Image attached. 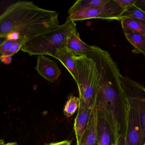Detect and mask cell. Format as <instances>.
Instances as JSON below:
<instances>
[{
    "mask_svg": "<svg viewBox=\"0 0 145 145\" xmlns=\"http://www.w3.org/2000/svg\"><path fill=\"white\" fill-rule=\"evenodd\" d=\"M94 108L89 107L84 103L80 101L79 107L74 125V130L76 135L77 145H79L84 134L89 124Z\"/></svg>",
    "mask_w": 145,
    "mask_h": 145,
    "instance_id": "9c48e42d",
    "label": "cell"
},
{
    "mask_svg": "<svg viewBox=\"0 0 145 145\" xmlns=\"http://www.w3.org/2000/svg\"><path fill=\"white\" fill-rule=\"evenodd\" d=\"M66 47L74 56H82L93 50V46L88 45L81 40L77 31L69 37Z\"/></svg>",
    "mask_w": 145,
    "mask_h": 145,
    "instance_id": "7c38bea8",
    "label": "cell"
},
{
    "mask_svg": "<svg viewBox=\"0 0 145 145\" xmlns=\"http://www.w3.org/2000/svg\"><path fill=\"white\" fill-rule=\"evenodd\" d=\"M15 41L16 40L5 39L1 42L0 45V57L2 56L10 50Z\"/></svg>",
    "mask_w": 145,
    "mask_h": 145,
    "instance_id": "d6986e66",
    "label": "cell"
},
{
    "mask_svg": "<svg viewBox=\"0 0 145 145\" xmlns=\"http://www.w3.org/2000/svg\"><path fill=\"white\" fill-rule=\"evenodd\" d=\"M120 78L122 85L129 90L137 100L141 129V145H142L145 142V88L142 85L121 74Z\"/></svg>",
    "mask_w": 145,
    "mask_h": 145,
    "instance_id": "52a82bcc",
    "label": "cell"
},
{
    "mask_svg": "<svg viewBox=\"0 0 145 145\" xmlns=\"http://www.w3.org/2000/svg\"><path fill=\"white\" fill-rule=\"evenodd\" d=\"M1 62L5 64L9 65L11 63L12 61V57H0Z\"/></svg>",
    "mask_w": 145,
    "mask_h": 145,
    "instance_id": "603a6c76",
    "label": "cell"
},
{
    "mask_svg": "<svg viewBox=\"0 0 145 145\" xmlns=\"http://www.w3.org/2000/svg\"><path fill=\"white\" fill-rule=\"evenodd\" d=\"M76 31L75 22L67 20L55 29L25 42L21 50L31 56L53 57L57 49L66 47L69 37Z\"/></svg>",
    "mask_w": 145,
    "mask_h": 145,
    "instance_id": "3957f363",
    "label": "cell"
},
{
    "mask_svg": "<svg viewBox=\"0 0 145 145\" xmlns=\"http://www.w3.org/2000/svg\"><path fill=\"white\" fill-rule=\"evenodd\" d=\"M35 69L42 78L53 83L61 74V71L55 61L44 55L38 56Z\"/></svg>",
    "mask_w": 145,
    "mask_h": 145,
    "instance_id": "ba28073f",
    "label": "cell"
},
{
    "mask_svg": "<svg viewBox=\"0 0 145 145\" xmlns=\"http://www.w3.org/2000/svg\"><path fill=\"white\" fill-rule=\"evenodd\" d=\"M135 5L145 12V0H137Z\"/></svg>",
    "mask_w": 145,
    "mask_h": 145,
    "instance_id": "44dd1931",
    "label": "cell"
},
{
    "mask_svg": "<svg viewBox=\"0 0 145 145\" xmlns=\"http://www.w3.org/2000/svg\"><path fill=\"white\" fill-rule=\"evenodd\" d=\"M97 111L94 107L89 124L79 145H98L97 135Z\"/></svg>",
    "mask_w": 145,
    "mask_h": 145,
    "instance_id": "4fadbf2b",
    "label": "cell"
},
{
    "mask_svg": "<svg viewBox=\"0 0 145 145\" xmlns=\"http://www.w3.org/2000/svg\"><path fill=\"white\" fill-rule=\"evenodd\" d=\"M91 54L100 72L95 105L97 117L107 121L117 142L120 137H125L129 109L120 80L121 74L108 52L93 46Z\"/></svg>",
    "mask_w": 145,
    "mask_h": 145,
    "instance_id": "6da1fadb",
    "label": "cell"
},
{
    "mask_svg": "<svg viewBox=\"0 0 145 145\" xmlns=\"http://www.w3.org/2000/svg\"><path fill=\"white\" fill-rule=\"evenodd\" d=\"M16 142H8V143L5 144V145H16Z\"/></svg>",
    "mask_w": 145,
    "mask_h": 145,
    "instance_id": "d4e9b609",
    "label": "cell"
},
{
    "mask_svg": "<svg viewBox=\"0 0 145 145\" xmlns=\"http://www.w3.org/2000/svg\"><path fill=\"white\" fill-rule=\"evenodd\" d=\"M127 40L135 47L133 52L141 53L145 56V35L129 31H124Z\"/></svg>",
    "mask_w": 145,
    "mask_h": 145,
    "instance_id": "5bb4252c",
    "label": "cell"
},
{
    "mask_svg": "<svg viewBox=\"0 0 145 145\" xmlns=\"http://www.w3.org/2000/svg\"><path fill=\"white\" fill-rule=\"evenodd\" d=\"M122 86L129 106L125 145H141V129L137 100L129 90Z\"/></svg>",
    "mask_w": 145,
    "mask_h": 145,
    "instance_id": "8992f818",
    "label": "cell"
},
{
    "mask_svg": "<svg viewBox=\"0 0 145 145\" xmlns=\"http://www.w3.org/2000/svg\"><path fill=\"white\" fill-rule=\"evenodd\" d=\"M123 31H129L145 35V24L130 18H123L120 20Z\"/></svg>",
    "mask_w": 145,
    "mask_h": 145,
    "instance_id": "9a60e30c",
    "label": "cell"
},
{
    "mask_svg": "<svg viewBox=\"0 0 145 145\" xmlns=\"http://www.w3.org/2000/svg\"><path fill=\"white\" fill-rule=\"evenodd\" d=\"M124 11L114 0H108L106 5L99 7H77L73 5L69 10L67 20L75 22L99 18L120 21Z\"/></svg>",
    "mask_w": 145,
    "mask_h": 145,
    "instance_id": "5b68a950",
    "label": "cell"
},
{
    "mask_svg": "<svg viewBox=\"0 0 145 145\" xmlns=\"http://www.w3.org/2000/svg\"><path fill=\"white\" fill-rule=\"evenodd\" d=\"M25 42L26 41L25 40L21 39H18L16 40L10 50L2 56L0 57H12L16 53H17L20 50H22V47L24 44H25Z\"/></svg>",
    "mask_w": 145,
    "mask_h": 145,
    "instance_id": "ac0fdd59",
    "label": "cell"
},
{
    "mask_svg": "<svg viewBox=\"0 0 145 145\" xmlns=\"http://www.w3.org/2000/svg\"><path fill=\"white\" fill-rule=\"evenodd\" d=\"M58 15L56 12L40 8L32 1L15 2L0 16V37L21 39L26 42L58 27Z\"/></svg>",
    "mask_w": 145,
    "mask_h": 145,
    "instance_id": "7a4b0ae2",
    "label": "cell"
},
{
    "mask_svg": "<svg viewBox=\"0 0 145 145\" xmlns=\"http://www.w3.org/2000/svg\"><path fill=\"white\" fill-rule=\"evenodd\" d=\"M115 145H125V137H120L118 139Z\"/></svg>",
    "mask_w": 145,
    "mask_h": 145,
    "instance_id": "cb8c5ba5",
    "label": "cell"
},
{
    "mask_svg": "<svg viewBox=\"0 0 145 145\" xmlns=\"http://www.w3.org/2000/svg\"><path fill=\"white\" fill-rule=\"evenodd\" d=\"M142 145H145V142H144V143H143V144H142Z\"/></svg>",
    "mask_w": 145,
    "mask_h": 145,
    "instance_id": "4316f807",
    "label": "cell"
},
{
    "mask_svg": "<svg viewBox=\"0 0 145 145\" xmlns=\"http://www.w3.org/2000/svg\"><path fill=\"white\" fill-rule=\"evenodd\" d=\"M16 145H18V143H17V144H16Z\"/></svg>",
    "mask_w": 145,
    "mask_h": 145,
    "instance_id": "83f0119b",
    "label": "cell"
},
{
    "mask_svg": "<svg viewBox=\"0 0 145 145\" xmlns=\"http://www.w3.org/2000/svg\"><path fill=\"white\" fill-rule=\"evenodd\" d=\"M114 2L125 10L135 5L137 0H114Z\"/></svg>",
    "mask_w": 145,
    "mask_h": 145,
    "instance_id": "ffe728a7",
    "label": "cell"
},
{
    "mask_svg": "<svg viewBox=\"0 0 145 145\" xmlns=\"http://www.w3.org/2000/svg\"><path fill=\"white\" fill-rule=\"evenodd\" d=\"M123 18H131L145 24V12L135 5L123 12L120 17V20Z\"/></svg>",
    "mask_w": 145,
    "mask_h": 145,
    "instance_id": "2e32d148",
    "label": "cell"
},
{
    "mask_svg": "<svg viewBox=\"0 0 145 145\" xmlns=\"http://www.w3.org/2000/svg\"><path fill=\"white\" fill-rule=\"evenodd\" d=\"M80 105L79 97L71 94L68 97V100L63 108L64 115L67 118H70L78 109Z\"/></svg>",
    "mask_w": 145,
    "mask_h": 145,
    "instance_id": "e0dca14e",
    "label": "cell"
},
{
    "mask_svg": "<svg viewBox=\"0 0 145 145\" xmlns=\"http://www.w3.org/2000/svg\"><path fill=\"white\" fill-rule=\"evenodd\" d=\"M46 145H71V142L70 141L65 140L58 142H52Z\"/></svg>",
    "mask_w": 145,
    "mask_h": 145,
    "instance_id": "7402d4cb",
    "label": "cell"
},
{
    "mask_svg": "<svg viewBox=\"0 0 145 145\" xmlns=\"http://www.w3.org/2000/svg\"><path fill=\"white\" fill-rule=\"evenodd\" d=\"M74 55L66 47L57 49L52 57L60 61L69 72L76 83L78 80V69Z\"/></svg>",
    "mask_w": 145,
    "mask_h": 145,
    "instance_id": "30bf717a",
    "label": "cell"
},
{
    "mask_svg": "<svg viewBox=\"0 0 145 145\" xmlns=\"http://www.w3.org/2000/svg\"><path fill=\"white\" fill-rule=\"evenodd\" d=\"M97 135L98 145H115L116 139L107 121L97 117Z\"/></svg>",
    "mask_w": 145,
    "mask_h": 145,
    "instance_id": "8fae6325",
    "label": "cell"
},
{
    "mask_svg": "<svg viewBox=\"0 0 145 145\" xmlns=\"http://www.w3.org/2000/svg\"><path fill=\"white\" fill-rule=\"evenodd\" d=\"M90 52L74 56V59L78 69V80L76 84L79 92L80 101L89 107L94 108L100 72Z\"/></svg>",
    "mask_w": 145,
    "mask_h": 145,
    "instance_id": "277c9868",
    "label": "cell"
},
{
    "mask_svg": "<svg viewBox=\"0 0 145 145\" xmlns=\"http://www.w3.org/2000/svg\"><path fill=\"white\" fill-rule=\"evenodd\" d=\"M5 143H4V141L3 140H1V143H0V145H5Z\"/></svg>",
    "mask_w": 145,
    "mask_h": 145,
    "instance_id": "484cf974",
    "label": "cell"
}]
</instances>
